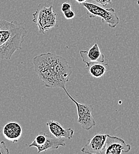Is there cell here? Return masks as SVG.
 I'll return each mask as SVG.
<instances>
[{
  "label": "cell",
  "mask_w": 139,
  "mask_h": 154,
  "mask_svg": "<svg viewBox=\"0 0 139 154\" xmlns=\"http://www.w3.org/2000/svg\"><path fill=\"white\" fill-rule=\"evenodd\" d=\"M27 35V31L23 24L0 20V59L10 60L21 49Z\"/></svg>",
  "instance_id": "1"
},
{
  "label": "cell",
  "mask_w": 139,
  "mask_h": 154,
  "mask_svg": "<svg viewBox=\"0 0 139 154\" xmlns=\"http://www.w3.org/2000/svg\"><path fill=\"white\" fill-rule=\"evenodd\" d=\"M52 56V53L47 52L41 54L34 57L33 63L35 71L46 87L62 88L61 84L54 73Z\"/></svg>",
  "instance_id": "2"
},
{
  "label": "cell",
  "mask_w": 139,
  "mask_h": 154,
  "mask_svg": "<svg viewBox=\"0 0 139 154\" xmlns=\"http://www.w3.org/2000/svg\"><path fill=\"white\" fill-rule=\"evenodd\" d=\"M33 21L37 24L40 34L44 35L52 28L59 26L57 14L53 11L52 5L47 7L40 4L33 14Z\"/></svg>",
  "instance_id": "3"
},
{
  "label": "cell",
  "mask_w": 139,
  "mask_h": 154,
  "mask_svg": "<svg viewBox=\"0 0 139 154\" xmlns=\"http://www.w3.org/2000/svg\"><path fill=\"white\" fill-rule=\"evenodd\" d=\"M81 5L87 10L90 18L99 17L102 23L107 24L112 29H115L119 24V18L113 8H104L91 2H85Z\"/></svg>",
  "instance_id": "4"
},
{
  "label": "cell",
  "mask_w": 139,
  "mask_h": 154,
  "mask_svg": "<svg viewBox=\"0 0 139 154\" xmlns=\"http://www.w3.org/2000/svg\"><path fill=\"white\" fill-rule=\"evenodd\" d=\"M63 90L77 106L78 116L77 122L80 125L81 128L85 131H89L95 126L96 122L92 115L94 110L93 106L88 104L80 103L69 94L66 88L63 89Z\"/></svg>",
  "instance_id": "5"
},
{
  "label": "cell",
  "mask_w": 139,
  "mask_h": 154,
  "mask_svg": "<svg viewBox=\"0 0 139 154\" xmlns=\"http://www.w3.org/2000/svg\"><path fill=\"white\" fill-rule=\"evenodd\" d=\"M131 146L119 137L107 134L104 154H121L128 153Z\"/></svg>",
  "instance_id": "6"
},
{
  "label": "cell",
  "mask_w": 139,
  "mask_h": 154,
  "mask_svg": "<svg viewBox=\"0 0 139 154\" xmlns=\"http://www.w3.org/2000/svg\"><path fill=\"white\" fill-rule=\"evenodd\" d=\"M107 134H97L81 149L84 154H104Z\"/></svg>",
  "instance_id": "7"
},
{
  "label": "cell",
  "mask_w": 139,
  "mask_h": 154,
  "mask_svg": "<svg viewBox=\"0 0 139 154\" xmlns=\"http://www.w3.org/2000/svg\"><path fill=\"white\" fill-rule=\"evenodd\" d=\"M80 54L82 62L86 65V68L95 63H104L105 57L99 49L97 43H95L88 51L80 50Z\"/></svg>",
  "instance_id": "8"
},
{
  "label": "cell",
  "mask_w": 139,
  "mask_h": 154,
  "mask_svg": "<svg viewBox=\"0 0 139 154\" xmlns=\"http://www.w3.org/2000/svg\"><path fill=\"white\" fill-rule=\"evenodd\" d=\"M2 133L7 140L13 143H17L22 136L23 129L19 123L10 122L4 126Z\"/></svg>",
  "instance_id": "9"
},
{
  "label": "cell",
  "mask_w": 139,
  "mask_h": 154,
  "mask_svg": "<svg viewBox=\"0 0 139 154\" xmlns=\"http://www.w3.org/2000/svg\"><path fill=\"white\" fill-rule=\"evenodd\" d=\"M46 125L51 134L57 138L71 139L73 137L74 131L71 128H64L57 121L49 120L46 123Z\"/></svg>",
  "instance_id": "10"
},
{
  "label": "cell",
  "mask_w": 139,
  "mask_h": 154,
  "mask_svg": "<svg viewBox=\"0 0 139 154\" xmlns=\"http://www.w3.org/2000/svg\"><path fill=\"white\" fill-rule=\"evenodd\" d=\"M66 143L63 139L57 138L55 136L47 135V139L45 143L40 146H38V153L40 154L41 152L47 151L52 149H58L60 146H65Z\"/></svg>",
  "instance_id": "11"
},
{
  "label": "cell",
  "mask_w": 139,
  "mask_h": 154,
  "mask_svg": "<svg viewBox=\"0 0 139 154\" xmlns=\"http://www.w3.org/2000/svg\"><path fill=\"white\" fill-rule=\"evenodd\" d=\"M106 65H104L103 63H95L89 66V73L91 75L95 78H100L104 75L107 72L108 69Z\"/></svg>",
  "instance_id": "12"
},
{
  "label": "cell",
  "mask_w": 139,
  "mask_h": 154,
  "mask_svg": "<svg viewBox=\"0 0 139 154\" xmlns=\"http://www.w3.org/2000/svg\"><path fill=\"white\" fill-rule=\"evenodd\" d=\"M47 135V134H46L45 133L40 132L38 135H37V136L36 137L35 140L30 145H29V147L34 146V147L38 148V146L43 145L46 140Z\"/></svg>",
  "instance_id": "13"
},
{
  "label": "cell",
  "mask_w": 139,
  "mask_h": 154,
  "mask_svg": "<svg viewBox=\"0 0 139 154\" xmlns=\"http://www.w3.org/2000/svg\"><path fill=\"white\" fill-rule=\"evenodd\" d=\"M9 149L7 148L4 141L0 140V154H8Z\"/></svg>",
  "instance_id": "14"
},
{
  "label": "cell",
  "mask_w": 139,
  "mask_h": 154,
  "mask_svg": "<svg viewBox=\"0 0 139 154\" xmlns=\"http://www.w3.org/2000/svg\"><path fill=\"white\" fill-rule=\"evenodd\" d=\"M63 14H64L65 19L67 20L73 19H74V17L75 16V13L72 10H70L64 13Z\"/></svg>",
  "instance_id": "15"
},
{
  "label": "cell",
  "mask_w": 139,
  "mask_h": 154,
  "mask_svg": "<svg viewBox=\"0 0 139 154\" xmlns=\"http://www.w3.org/2000/svg\"><path fill=\"white\" fill-rule=\"evenodd\" d=\"M72 6L68 2H63L61 6V11L63 13L71 10Z\"/></svg>",
  "instance_id": "16"
},
{
  "label": "cell",
  "mask_w": 139,
  "mask_h": 154,
  "mask_svg": "<svg viewBox=\"0 0 139 154\" xmlns=\"http://www.w3.org/2000/svg\"><path fill=\"white\" fill-rule=\"evenodd\" d=\"M94 1L102 7H105L112 3V0H94Z\"/></svg>",
  "instance_id": "17"
},
{
  "label": "cell",
  "mask_w": 139,
  "mask_h": 154,
  "mask_svg": "<svg viewBox=\"0 0 139 154\" xmlns=\"http://www.w3.org/2000/svg\"><path fill=\"white\" fill-rule=\"evenodd\" d=\"M86 1H87V0H75V1H76L77 3L80 4V5H81L82 4H83V3L85 2H86Z\"/></svg>",
  "instance_id": "18"
},
{
  "label": "cell",
  "mask_w": 139,
  "mask_h": 154,
  "mask_svg": "<svg viewBox=\"0 0 139 154\" xmlns=\"http://www.w3.org/2000/svg\"><path fill=\"white\" fill-rule=\"evenodd\" d=\"M137 5L139 6V0H137Z\"/></svg>",
  "instance_id": "19"
}]
</instances>
